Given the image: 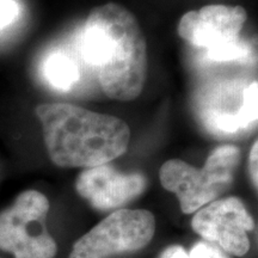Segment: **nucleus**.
Listing matches in <instances>:
<instances>
[{
	"instance_id": "obj_1",
	"label": "nucleus",
	"mask_w": 258,
	"mask_h": 258,
	"mask_svg": "<svg viewBox=\"0 0 258 258\" xmlns=\"http://www.w3.org/2000/svg\"><path fill=\"white\" fill-rule=\"evenodd\" d=\"M79 44L109 98L128 102L140 96L147 79V42L133 12L116 3L96 6Z\"/></svg>"
},
{
	"instance_id": "obj_2",
	"label": "nucleus",
	"mask_w": 258,
	"mask_h": 258,
	"mask_svg": "<svg viewBox=\"0 0 258 258\" xmlns=\"http://www.w3.org/2000/svg\"><path fill=\"white\" fill-rule=\"evenodd\" d=\"M50 160L59 167L89 169L125 153L131 129L121 118L69 103H42L35 109Z\"/></svg>"
},
{
	"instance_id": "obj_3",
	"label": "nucleus",
	"mask_w": 258,
	"mask_h": 258,
	"mask_svg": "<svg viewBox=\"0 0 258 258\" xmlns=\"http://www.w3.org/2000/svg\"><path fill=\"white\" fill-rule=\"evenodd\" d=\"M240 156L237 146L222 145L212 151L201 169L180 159H170L160 167V183L177 196L180 211L192 214L231 188Z\"/></svg>"
},
{
	"instance_id": "obj_4",
	"label": "nucleus",
	"mask_w": 258,
	"mask_h": 258,
	"mask_svg": "<svg viewBox=\"0 0 258 258\" xmlns=\"http://www.w3.org/2000/svg\"><path fill=\"white\" fill-rule=\"evenodd\" d=\"M247 12L240 5H206L179 19L177 32L190 46L205 51L215 62H231L249 54L240 38Z\"/></svg>"
},
{
	"instance_id": "obj_5",
	"label": "nucleus",
	"mask_w": 258,
	"mask_h": 258,
	"mask_svg": "<svg viewBox=\"0 0 258 258\" xmlns=\"http://www.w3.org/2000/svg\"><path fill=\"white\" fill-rule=\"evenodd\" d=\"M50 203L37 190H25L0 213V250L15 258H54L57 244L47 230Z\"/></svg>"
},
{
	"instance_id": "obj_6",
	"label": "nucleus",
	"mask_w": 258,
	"mask_h": 258,
	"mask_svg": "<svg viewBox=\"0 0 258 258\" xmlns=\"http://www.w3.org/2000/svg\"><path fill=\"white\" fill-rule=\"evenodd\" d=\"M156 233V218L146 209L114 211L73 244L69 258H111L146 247Z\"/></svg>"
},
{
	"instance_id": "obj_7",
	"label": "nucleus",
	"mask_w": 258,
	"mask_h": 258,
	"mask_svg": "<svg viewBox=\"0 0 258 258\" xmlns=\"http://www.w3.org/2000/svg\"><path fill=\"white\" fill-rule=\"evenodd\" d=\"M191 227L203 240L218 245L227 254L244 257L251 243L247 232L253 231V218L239 198L218 199L195 212Z\"/></svg>"
},
{
	"instance_id": "obj_8",
	"label": "nucleus",
	"mask_w": 258,
	"mask_h": 258,
	"mask_svg": "<svg viewBox=\"0 0 258 258\" xmlns=\"http://www.w3.org/2000/svg\"><path fill=\"white\" fill-rule=\"evenodd\" d=\"M147 188L143 173H123L110 164L84 169L76 180V190L97 211H117Z\"/></svg>"
},
{
	"instance_id": "obj_9",
	"label": "nucleus",
	"mask_w": 258,
	"mask_h": 258,
	"mask_svg": "<svg viewBox=\"0 0 258 258\" xmlns=\"http://www.w3.org/2000/svg\"><path fill=\"white\" fill-rule=\"evenodd\" d=\"M42 73L48 84L60 91H69L80 78L77 63L69 54L60 50L48 54L42 64Z\"/></svg>"
},
{
	"instance_id": "obj_10",
	"label": "nucleus",
	"mask_w": 258,
	"mask_h": 258,
	"mask_svg": "<svg viewBox=\"0 0 258 258\" xmlns=\"http://www.w3.org/2000/svg\"><path fill=\"white\" fill-rule=\"evenodd\" d=\"M159 258H231L218 245L209 241H198L188 252L180 245H171L166 247Z\"/></svg>"
},
{
	"instance_id": "obj_11",
	"label": "nucleus",
	"mask_w": 258,
	"mask_h": 258,
	"mask_svg": "<svg viewBox=\"0 0 258 258\" xmlns=\"http://www.w3.org/2000/svg\"><path fill=\"white\" fill-rule=\"evenodd\" d=\"M19 16V6L15 0H0V30L11 25Z\"/></svg>"
},
{
	"instance_id": "obj_12",
	"label": "nucleus",
	"mask_w": 258,
	"mask_h": 258,
	"mask_svg": "<svg viewBox=\"0 0 258 258\" xmlns=\"http://www.w3.org/2000/svg\"><path fill=\"white\" fill-rule=\"evenodd\" d=\"M257 153H258V141H254L252 147L250 150V156H249V172H250V178L251 182L254 188L257 189L258 186V170H257Z\"/></svg>"
}]
</instances>
